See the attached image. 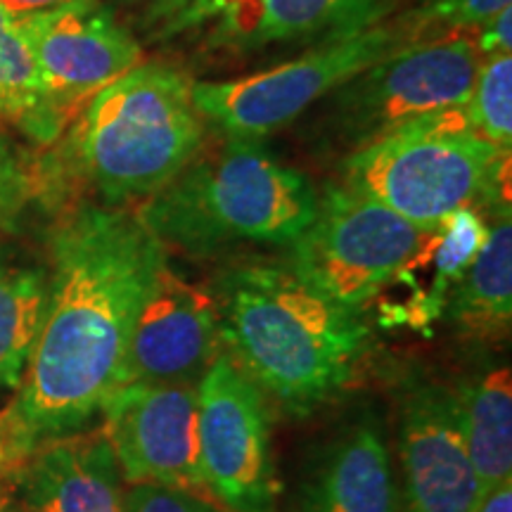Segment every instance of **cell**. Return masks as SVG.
<instances>
[{"instance_id": "ba28073f", "label": "cell", "mask_w": 512, "mask_h": 512, "mask_svg": "<svg viewBox=\"0 0 512 512\" xmlns=\"http://www.w3.org/2000/svg\"><path fill=\"white\" fill-rule=\"evenodd\" d=\"M430 230L347 185H330L306 230L292 242L290 268L306 285L361 311L427 242Z\"/></svg>"}, {"instance_id": "6da1fadb", "label": "cell", "mask_w": 512, "mask_h": 512, "mask_svg": "<svg viewBox=\"0 0 512 512\" xmlns=\"http://www.w3.org/2000/svg\"><path fill=\"white\" fill-rule=\"evenodd\" d=\"M164 259L136 211L83 204L57 223L41 335L0 408V475L46 441L86 430L124 384L133 325Z\"/></svg>"}, {"instance_id": "9a60e30c", "label": "cell", "mask_w": 512, "mask_h": 512, "mask_svg": "<svg viewBox=\"0 0 512 512\" xmlns=\"http://www.w3.org/2000/svg\"><path fill=\"white\" fill-rule=\"evenodd\" d=\"M302 512H399L392 456L373 415L325 448L302 489Z\"/></svg>"}, {"instance_id": "ac0fdd59", "label": "cell", "mask_w": 512, "mask_h": 512, "mask_svg": "<svg viewBox=\"0 0 512 512\" xmlns=\"http://www.w3.org/2000/svg\"><path fill=\"white\" fill-rule=\"evenodd\" d=\"M456 399L465 444L482 494L512 479V375L496 368L458 384Z\"/></svg>"}, {"instance_id": "44dd1931", "label": "cell", "mask_w": 512, "mask_h": 512, "mask_svg": "<svg viewBox=\"0 0 512 512\" xmlns=\"http://www.w3.org/2000/svg\"><path fill=\"white\" fill-rule=\"evenodd\" d=\"M380 0H271L254 48L339 34L373 22Z\"/></svg>"}, {"instance_id": "f546056e", "label": "cell", "mask_w": 512, "mask_h": 512, "mask_svg": "<svg viewBox=\"0 0 512 512\" xmlns=\"http://www.w3.org/2000/svg\"><path fill=\"white\" fill-rule=\"evenodd\" d=\"M117 3H138V0H117Z\"/></svg>"}, {"instance_id": "d4e9b609", "label": "cell", "mask_w": 512, "mask_h": 512, "mask_svg": "<svg viewBox=\"0 0 512 512\" xmlns=\"http://www.w3.org/2000/svg\"><path fill=\"white\" fill-rule=\"evenodd\" d=\"M34 192L27 169L12 155L5 138H0V228L17 233Z\"/></svg>"}, {"instance_id": "8992f818", "label": "cell", "mask_w": 512, "mask_h": 512, "mask_svg": "<svg viewBox=\"0 0 512 512\" xmlns=\"http://www.w3.org/2000/svg\"><path fill=\"white\" fill-rule=\"evenodd\" d=\"M418 43L401 19L366 22L332 34L311 53L228 81H192L204 121L226 136L264 138L313 110L342 83L396 50Z\"/></svg>"}, {"instance_id": "f1b7e54d", "label": "cell", "mask_w": 512, "mask_h": 512, "mask_svg": "<svg viewBox=\"0 0 512 512\" xmlns=\"http://www.w3.org/2000/svg\"><path fill=\"white\" fill-rule=\"evenodd\" d=\"M62 3H69V0H0V8L17 19L24 15H34V12L41 10H50Z\"/></svg>"}, {"instance_id": "7402d4cb", "label": "cell", "mask_w": 512, "mask_h": 512, "mask_svg": "<svg viewBox=\"0 0 512 512\" xmlns=\"http://www.w3.org/2000/svg\"><path fill=\"white\" fill-rule=\"evenodd\" d=\"M271 0H169L159 12L162 34L204 31L216 46L254 48Z\"/></svg>"}, {"instance_id": "4316f807", "label": "cell", "mask_w": 512, "mask_h": 512, "mask_svg": "<svg viewBox=\"0 0 512 512\" xmlns=\"http://www.w3.org/2000/svg\"><path fill=\"white\" fill-rule=\"evenodd\" d=\"M479 60L491 55H508L512 48V8H505L475 29L472 38Z\"/></svg>"}, {"instance_id": "8fae6325", "label": "cell", "mask_w": 512, "mask_h": 512, "mask_svg": "<svg viewBox=\"0 0 512 512\" xmlns=\"http://www.w3.org/2000/svg\"><path fill=\"white\" fill-rule=\"evenodd\" d=\"M15 22L48 91L67 117L143 62L136 36L105 0H69Z\"/></svg>"}, {"instance_id": "ffe728a7", "label": "cell", "mask_w": 512, "mask_h": 512, "mask_svg": "<svg viewBox=\"0 0 512 512\" xmlns=\"http://www.w3.org/2000/svg\"><path fill=\"white\" fill-rule=\"evenodd\" d=\"M489 238L482 211L463 207L448 214L437 228L430 230L427 242L420 249L422 261L432 266V287L427 290V313L434 320L444 311L448 294L477 259L479 249Z\"/></svg>"}, {"instance_id": "4fadbf2b", "label": "cell", "mask_w": 512, "mask_h": 512, "mask_svg": "<svg viewBox=\"0 0 512 512\" xmlns=\"http://www.w3.org/2000/svg\"><path fill=\"white\" fill-rule=\"evenodd\" d=\"M399 460L406 512H472L482 486L465 444L456 389L427 382L403 396Z\"/></svg>"}, {"instance_id": "d6986e66", "label": "cell", "mask_w": 512, "mask_h": 512, "mask_svg": "<svg viewBox=\"0 0 512 512\" xmlns=\"http://www.w3.org/2000/svg\"><path fill=\"white\" fill-rule=\"evenodd\" d=\"M0 121L22 128L38 143L60 136L67 114L38 72L15 17L0 8Z\"/></svg>"}, {"instance_id": "cb8c5ba5", "label": "cell", "mask_w": 512, "mask_h": 512, "mask_svg": "<svg viewBox=\"0 0 512 512\" xmlns=\"http://www.w3.org/2000/svg\"><path fill=\"white\" fill-rule=\"evenodd\" d=\"M505 8H512V0H415L403 22L415 41L425 43L477 29Z\"/></svg>"}, {"instance_id": "52a82bcc", "label": "cell", "mask_w": 512, "mask_h": 512, "mask_svg": "<svg viewBox=\"0 0 512 512\" xmlns=\"http://www.w3.org/2000/svg\"><path fill=\"white\" fill-rule=\"evenodd\" d=\"M477 69L479 55L470 36L413 43L320 100L318 131L351 152L361 150L422 117L463 107Z\"/></svg>"}, {"instance_id": "5b68a950", "label": "cell", "mask_w": 512, "mask_h": 512, "mask_svg": "<svg viewBox=\"0 0 512 512\" xmlns=\"http://www.w3.org/2000/svg\"><path fill=\"white\" fill-rule=\"evenodd\" d=\"M342 178V185L422 230H434L448 214L479 202L510 214V152L472 133L465 105L349 152Z\"/></svg>"}, {"instance_id": "3957f363", "label": "cell", "mask_w": 512, "mask_h": 512, "mask_svg": "<svg viewBox=\"0 0 512 512\" xmlns=\"http://www.w3.org/2000/svg\"><path fill=\"white\" fill-rule=\"evenodd\" d=\"M316 209V188L302 171L259 140L228 136L197 152L136 214L164 249L211 256L238 245H292Z\"/></svg>"}, {"instance_id": "484cf974", "label": "cell", "mask_w": 512, "mask_h": 512, "mask_svg": "<svg viewBox=\"0 0 512 512\" xmlns=\"http://www.w3.org/2000/svg\"><path fill=\"white\" fill-rule=\"evenodd\" d=\"M126 512H228L204 498L157 484H126Z\"/></svg>"}, {"instance_id": "7a4b0ae2", "label": "cell", "mask_w": 512, "mask_h": 512, "mask_svg": "<svg viewBox=\"0 0 512 512\" xmlns=\"http://www.w3.org/2000/svg\"><path fill=\"white\" fill-rule=\"evenodd\" d=\"M221 349L268 401L306 415L354 382L368 328L347 306L306 285L292 268L230 266L209 290Z\"/></svg>"}, {"instance_id": "2e32d148", "label": "cell", "mask_w": 512, "mask_h": 512, "mask_svg": "<svg viewBox=\"0 0 512 512\" xmlns=\"http://www.w3.org/2000/svg\"><path fill=\"white\" fill-rule=\"evenodd\" d=\"M446 313L465 342L505 344L512 328V223L498 216L489 238L460 283L448 294Z\"/></svg>"}, {"instance_id": "9c48e42d", "label": "cell", "mask_w": 512, "mask_h": 512, "mask_svg": "<svg viewBox=\"0 0 512 512\" xmlns=\"http://www.w3.org/2000/svg\"><path fill=\"white\" fill-rule=\"evenodd\" d=\"M202 472L228 512H271L278 498L271 411L261 389L221 354L197 382Z\"/></svg>"}, {"instance_id": "603a6c76", "label": "cell", "mask_w": 512, "mask_h": 512, "mask_svg": "<svg viewBox=\"0 0 512 512\" xmlns=\"http://www.w3.org/2000/svg\"><path fill=\"white\" fill-rule=\"evenodd\" d=\"M472 133L498 150L512 147V55L479 60L470 98L465 102Z\"/></svg>"}, {"instance_id": "83f0119b", "label": "cell", "mask_w": 512, "mask_h": 512, "mask_svg": "<svg viewBox=\"0 0 512 512\" xmlns=\"http://www.w3.org/2000/svg\"><path fill=\"white\" fill-rule=\"evenodd\" d=\"M472 512H512V479L496 484L494 489L479 496Z\"/></svg>"}, {"instance_id": "277c9868", "label": "cell", "mask_w": 512, "mask_h": 512, "mask_svg": "<svg viewBox=\"0 0 512 512\" xmlns=\"http://www.w3.org/2000/svg\"><path fill=\"white\" fill-rule=\"evenodd\" d=\"M204 119L192 81L162 62H140L86 102L74 157L107 207L150 200L202 150Z\"/></svg>"}, {"instance_id": "7c38bea8", "label": "cell", "mask_w": 512, "mask_h": 512, "mask_svg": "<svg viewBox=\"0 0 512 512\" xmlns=\"http://www.w3.org/2000/svg\"><path fill=\"white\" fill-rule=\"evenodd\" d=\"M219 354V311L214 297L164 259L133 325L124 384L197 387Z\"/></svg>"}, {"instance_id": "5bb4252c", "label": "cell", "mask_w": 512, "mask_h": 512, "mask_svg": "<svg viewBox=\"0 0 512 512\" xmlns=\"http://www.w3.org/2000/svg\"><path fill=\"white\" fill-rule=\"evenodd\" d=\"M5 477L15 512H126V482L102 430L46 441Z\"/></svg>"}, {"instance_id": "30bf717a", "label": "cell", "mask_w": 512, "mask_h": 512, "mask_svg": "<svg viewBox=\"0 0 512 512\" xmlns=\"http://www.w3.org/2000/svg\"><path fill=\"white\" fill-rule=\"evenodd\" d=\"M100 413L126 484L169 486L219 505L202 472L197 387L128 382Z\"/></svg>"}, {"instance_id": "e0dca14e", "label": "cell", "mask_w": 512, "mask_h": 512, "mask_svg": "<svg viewBox=\"0 0 512 512\" xmlns=\"http://www.w3.org/2000/svg\"><path fill=\"white\" fill-rule=\"evenodd\" d=\"M48 271L0 249V408L17 394L48 309Z\"/></svg>"}]
</instances>
